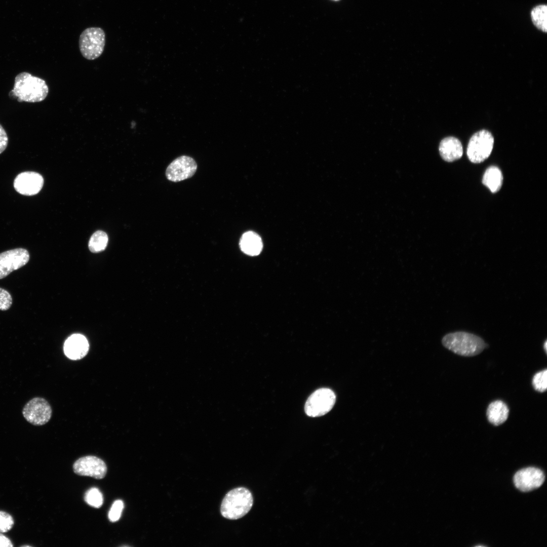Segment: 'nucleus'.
<instances>
[{"mask_svg":"<svg viewBox=\"0 0 547 547\" xmlns=\"http://www.w3.org/2000/svg\"><path fill=\"white\" fill-rule=\"evenodd\" d=\"M73 468L74 472L77 475L89 476L97 479H103L107 472L105 462L94 456L80 458L74 463Z\"/></svg>","mask_w":547,"mask_h":547,"instance_id":"obj_10","label":"nucleus"},{"mask_svg":"<svg viewBox=\"0 0 547 547\" xmlns=\"http://www.w3.org/2000/svg\"><path fill=\"white\" fill-rule=\"evenodd\" d=\"M547 346V341H546V340H545L544 343L543 347H544V349L546 353V349H547V346Z\"/></svg>","mask_w":547,"mask_h":547,"instance_id":"obj_27","label":"nucleus"},{"mask_svg":"<svg viewBox=\"0 0 547 547\" xmlns=\"http://www.w3.org/2000/svg\"><path fill=\"white\" fill-rule=\"evenodd\" d=\"M544 479V475L541 470L529 467L518 471L514 477V482L520 490L528 492L539 487Z\"/></svg>","mask_w":547,"mask_h":547,"instance_id":"obj_11","label":"nucleus"},{"mask_svg":"<svg viewBox=\"0 0 547 547\" xmlns=\"http://www.w3.org/2000/svg\"><path fill=\"white\" fill-rule=\"evenodd\" d=\"M509 409L503 401L497 400L491 402L488 406L486 415L488 420L491 424L497 426L504 423L507 419Z\"/></svg>","mask_w":547,"mask_h":547,"instance_id":"obj_15","label":"nucleus"},{"mask_svg":"<svg viewBox=\"0 0 547 547\" xmlns=\"http://www.w3.org/2000/svg\"><path fill=\"white\" fill-rule=\"evenodd\" d=\"M105 44V34L100 27L85 29L79 38V48L82 56L89 60L98 58L102 54Z\"/></svg>","mask_w":547,"mask_h":547,"instance_id":"obj_4","label":"nucleus"},{"mask_svg":"<svg viewBox=\"0 0 547 547\" xmlns=\"http://www.w3.org/2000/svg\"><path fill=\"white\" fill-rule=\"evenodd\" d=\"M107 234L101 230H98L91 236L89 242V249L93 253H98L104 250L108 243Z\"/></svg>","mask_w":547,"mask_h":547,"instance_id":"obj_19","label":"nucleus"},{"mask_svg":"<svg viewBox=\"0 0 547 547\" xmlns=\"http://www.w3.org/2000/svg\"><path fill=\"white\" fill-rule=\"evenodd\" d=\"M253 504L251 492L246 488L238 487L225 495L221 504L220 512L227 519L237 520L246 515Z\"/></svg>","mask_w":547,"mask_h":547,"instance_id":"obj_3","label":"nucleus"},{"mask_svg":"<svg viewBox=\"0 0 547 547\" xmlns=\"http://www.w3.org/2000/svg\"><path fill=\"white\" fill-rule=\"evenodd\" d=\"M12 297L6 290L0 288V310H7L12 304Z\"/></svg>","mask_w":547,"mask_h":547,"instance_id":"obj_24","label":"nucleus"},{"mask_svg":"<svg viewBox=\"0 0 547 547\" xmlns=\"http://www.w3.org/2000/svg\"><path fill=\"white\" fill-rule=\"evenodd\" d=\"M502 181L503 176L500 170L496 166H491L485 171L482 183L492 193H495L500 189Z\"/></svg>","mask_w":547,"mask_h":547,"instance_id":"obj_17","label":"nucleus"},{"mask_svg":"<svg viewBox=\"0 0 547 547\" xmlns=\"http://www.w3.org/2000/svg\"><path fill=\"white\" fill-rule=\"evenodd\" d=\"M48 93L49 88L45 80L23 72L15 77L14 88L9 96L17 98L18 102H37L44 100Z\"/></svg>","mask_w":547,"mask_h":547,"instance_id":"obj_1","label":"nucleus"},{"mask_svg":"<svg viewBox=\"0 0 547 547\" xmlns=\"http://www.w3.org/2000/svg\"><path fill=\"white\" fill-rule=\"evenodd\" d=\"M13 543L9 538L0 532V547H12Z\"/></svg>","mask_w":547,"mask_h":547,"instance_id":"obj_26","label":"nucleus"},{"mask_svg":"<svg viewBox=\"0 0 547 547\" xmlns=\"http://www.w3.org/2000/svg\"><path fill=\"white\" fill-rule=\"evenodd\" d=\"M240 246L245 254L255 256L258 255L262 249V242L256 233L249 231L245 232L240 241Z\"/></svg>","mask_w":547,"mask_h":547,"instance_id":"obj_16","label":"nucleus"},{"mask_svg":"<svg viewBox=\"0 0 547 547\" xmlns=\"http://www.w3.org/2000/svg\"><path fill=\"white\" fill-rule=\"evenodd\" d=\"M14 520L13 517L8 513L0 511V532L6 533L13 527Z\"/></svg>","mask_w":547,"mask_h":547,"instance_id":"obj_22","label":"nucleus"},{"mask_svg":"<svg viewBox=\"0 0 547 547\" xmlns=\"http://www.w3.org/2000/svg\"><path fill=\"white\" fill-rule=\"evenodd\" d=\"M443 345L454 353L464 357L480 354L486 347L484 340L474 334L463 331L450 333L445 335Z\"/></svg>","mask_w":547,"mask_h":547,"instance_id":"obj_2","label":"nucleus"},{"mask_svg":"<svg viewBox=\"0 0 547 547\" xmlns=\"http://www.w3.org/2000/svg\"><path fill=\"white\" fill-rule=\"evenodd\" d=\"M197 169L195 160L187 155L179 157L173 160L166 170V177L173 182H179L191 177Z\"/></svg>","mask_w":547,"mask_h":547,"instance_id":"obj_9","label":"nucleus"},{"mask_svg":"<svg viewBox=\"0 0 547 547\" xmlns=\"http://www.w3.org/2000/svg\"><path fill=\"white\" fill-rule=\"evenodd\" d=\"M532 383L535 390L540 393L546 391L547 388V370L545 369L536 373L533 377Z\"/></svg>","mask_w":547,"mask_h":547,"instance_id":"obj_21","label":"nucleus"},{"mask_svg":"<svg viewBox=\"0 0 547 547\" xmlns=\"http://www.w3.org/2000/svg\"><path fill=\"white\" fill-rule=\"evenodd\" d=\"M52 408L48 402L41 397H35L24 406L22 414L24 418L34 425H42L51 419Z\"/></svg>","mask_w":547,"mask_h":547,"instance_id":"obj_7","label":"nucleus"},{"mask_svg":"<svg viewBox=\"0 0 547 547\" xmlns=\"http://www.w3.org/2000/svg\"><path fill=\"white\" fill-rule=\"evenodd\" d=\"M124 504L122 500H116L112 504L108 513V519L111 522L118 521L121 517Z\"/></svg>","mask_w":547,"mask_h":547,"instance_id":"obj_23","label":"nucleus"},{"mask_svg":"<svg viewBox=\"0 0 547 547\" xmlns=\"http://www.w3.org/2000/svg\"><path fill=\"white\" fill-rule=\"evenodd\" d=\"M494 137L488 130H481L471 137L467 147V155L471 162L480 163L490 155L493 149Z\"/></svg>","mask_w":547,"mask_h":547,"instance_id":"obj_5","label":"nucleus"},{"mask_svg":"<svg viewBox=\"0 0 547 547\" xmlns=\"http://www.w3.org/2000/svg\"><path fill=\"white\" fill-rule=\"evenodd\" d=\"M441 156L445 161L451 162L459 159L463 154L461 142L454 137H447L441 141L439 145Z\"/></svg>","mask_w":547,"mask_h":547,"instance_id":"obj_14","label":"nucleus"},{"mask_svg":"<svg viewBox=\"0 0 547 547\" xmlns=\"http://www.w3.org/2000/svg\"><path fill=\"white\" fill-rule=\"evenodd\" d=\"M28 251L19 248L0 253V280L26 265L29 260Z\"/></svg>","mask_w":547,"mask_h":547,"instance_id":"obj_8","label":"nucleus"},{"mask_svg":"<svg viewBox=\"0 0 547 547\" xmlns=\"http://www.w3.org/2000/svg\"><path fill=\"white\" fill-rule=\"evenodd\" d=\"M336 396L328 388H321L312 393L307 399L305 406V413L310 417L323 416L333 407Z\"/></svg>","mask_w":547,"mask_h":547,"instance_id":"obj_6","label":"nucleus"},{"mask_svg":"<svg viewBox=\"0 0 547 547\" xmlns=\"http://www.w3.org/2000/svg\"><path fill=\"white\" fill-rule=\"evenodd\" d=\"M8 142V138L7 133L0 125V154L6 148Z\"/></svg>","mask_w":547,"mask_h":547,"instance_id":"obj_25","label":"nucleus"},{"mask_svg":"<svg viewBox=\"0 0 547 547\" xmlns=\"http://www.w3.org/2000/svg\"><path fill=\"white\" fill-rule=\"evenodd\" d=\"M44 178L39 173L27 171L18 174L14 181L15 189L25 196H33L38 193L43 187Z\"/></svg>","mask_w":547,"mask_h":547,"instance_id":"obj_12","label":"nucleus"},{"mask_svg":"<svg viewBox=\"0 0 547 547\" xmlns=\"http://www.w3.org/2000/svg\"><path fill=\"white\" fill-rule=\"evenodd\" d=\"M89 347V343L86 338L83 335L75 334L67 339L64 343V350L68 358L76 360L86 356Z\"/></svg>","mask_w":547,"mask_h":547,"instance_id":"obj_13","label":"nucleus"},{"mask_svg":"<svg viewBox=\"0 0 547 547\" xmlns=\"http://www.w3.org/2000/svg\"><path fill=\"white\" fill-rule=\"evenodd\" d=\"M85 501L90 505L99 508L103 503V497L100 490L93 487L89 489L85 493Z\"/></svg>","mask_w":547,"mask_h":547,"instance_id":"obj_20","label":"nucleus"},{"mask_svg":"<svg viewBox=\"0 0 547 547\" xmlns=\"http://www.w3.org/2000/svg\"><path fill=\"white\" fill-rule=\"evenodd\" d=\"M530 18L533 25L542 32H547V5L539 4L530 11Z\"/></svg>","mask_w":547,"mask_h":547,"instance_id":"obj_18","label":"nucleus"}]
</instances>
